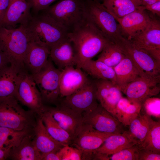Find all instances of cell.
<instances>
[{
	"instance_id": "d4e9b609",
	"label": "cell",
	"mask_w": 160,
	"mask_h": 160,
	"mask_svg": "<svg viewBox=\"0 0 160 160\" xmlns=\"http://www.w3.org/2000/svg\"><path fill=\"white\" fill-rule=\"evenodd\" d=\"M141 107V104L123 97L117 105L113 116L124 126H129L140 113Z\"/></svg>"
},
{
	"instance_id": "cb8c5ba5",
	"label": "cell",
	"mask_w": 160,
	"mask_h": 160,
	"mask_svg": "<svg viewBox=\"0 0 160 160\" xmlns=\"http://www.w3.org/2000/svg\"><path fill=\"white\" fill-rule=\"evenodd\" d=\"M113 68L116 75V84L121 92L129 83L140 77L133 63L125 55Z\"/></svg>"
},
{
	"instance_id": "ba28073f",
	"label": "cell",
	"mask_w": 160,
	"mask_h": 160,
	"mask_svg": "<svg viewBox=\"0 0 160 160\" xmlns=\"http://www.w3.org/2000/svg\"><path fill=\"white\" fill-rule=\"evenodd\" d=\"M44 10L69 32L84 17L85 2L81 0H61Z\"/></svg>"
},
{
	"instance_id": "b9f144b4",
	"label": "cell",
	"mask_w": 160,
	"mask_h": 160,
	"mask_svg": "<svg viewBox=\"0 0 160 160\" xmlns=\"http://www.w3.org/2000/svg\"><path fill=\"white\" fill-rule=\"evenodd\" d=\"M59 150L57 151L50 152L43 155L41 160H61Z\"/></svg>"
},
{
	"instance_id": "836d02e7",
	"label": "cell",
	"mask_w": 160,
	"mask_h": 160,
	"mask_svg": "<svg viewBox=\"0 0 160 160\" xmlns=\"http://www.w3.org/2000/svg\"><path fill=\"white\" fill-rule=\"evenodd\" d=\"M125 55L114 42L109 41L105 46L97 60L113 68L122 60Z\"/></svg>"
},
{
	"instance_id": "5b68a950",
	"label": "cell",
	"mask_w": 160,
	"mask_h": 160,
	"mask_svg": "<svg viewBox=\"0 0 160 160\" xmlns=\"http://www.w3.org/2000/svg\"><path fill=\"white\" fill-rule=\"evenodd\" d=\"M36 117L31 110L23 108L15 97L0 98V127L16 130L34 127Z\"/></svg>"
},
{
	"instance_id": "d6986e66",
	"label": "cell",
	"mask_w": 160,
	"mask_h": 160,
	"mask_svg": "<svg viewBox=\"0 0 160 160\" xmlns=\"http://www.w3.org/2000/svg\"><path fill=\"white\" fill-rule=\"evenodd\" d=\"M49 57L61 71L67 67L76 65L73 45L67 36L52 47Z\"/></svg>"
},
{
	"instance_id": "44dd1931",
	"label": "cell",
	"mask_w": 160,
	"mask_h": 160,
	"mask_svg": "<svg viewBox=\"0 0 160 160\" xmlns=\"http://www.w3.org/2000/svg\"><path fill=\"white\" fill-rule=\"evenodd\" d=\"M34 129L33 142L41 154V157L49 152L57 151L65 146L55 140L50 135L39 116L37 115Z\"/></svg>"
},
{
	"instance_id": "ee69618b",
	"label": "cell",
	"mask_w": 160,
	"mask_h": 160,
	"mask_svg": "<svg viewBox=\"0 0 160 160\" xmlns=\"http://www.w3.org/2000/svg\"><path fill=\"white\" fill-rule=\"evenodd\" d=\"M107 154L99 153L95 151L93 153L92 160H109L110 157Z\"/></svg>"
},
{
	"instance_id": "484cf974",
	"label": "cell",
	"mask_w": 160,
	"mask_h": 160,
	"mask_svg": "<svg viewBox=\"0 0 160 160\" xmlns=\"http://www.w3.org/2000/svg\"><path fill=\"white\" fill-rule=\"evenodd\" d=\"M135 145L127 131L109 136L95 151L108 155H112L124 149Z\"/></svg>"
},
{
	"instance_id": "f35d334b",
	"label": "cell",
	"mask_w": 160,
	"mask_h": 160,
	"mask_svg": "<svg viewBox=\"0 0 160 160\" xmlns=\"http://www.w3.org/2000/svg\"><path fill=\"white\" fill-rule=\"evenodd\" d=\"M160 153H154L144 149H140L138 160H160Z\"/></svg>"
},
{
	"instance_id": "1f68e13d",
	"label": "cell",
	"mask_w": 160,
	"mask_h": 160,
	"mask_svg": "<svg viewBox=\"0 0 160 160\" xmlns=\"http://www.w3.org/2000/svg\"><path fill=\"white\" fill-rule=\"evenodd\" d=\"M39 116L48 132L54 139L65 145L71 144L72 141L71 136L61 127L49 112L44 110Z\"/></svg>"
},
{
	"instance_id": "7bdbcfd3",
	"label": "cell",
	"mask_w": 160,
	"mask_h": 160,
	"mask_svg": "<svg viewBox=\"0 0 160 160\" xmlns=\"http://www.w3.org/2000/svg\"><path fill=\"white\" fill-rule=\"evenodd\" d=\"M10 0H0V22L3 20L9 5Z\"/></svg>"
},
{
	"instance_id": "4316f807",
	"label": "cell",
	"mask_w": 160,
	"mask_h": 160,
	"mask_svg": "<svg viewBox=\"0 0 160 160\" xmlns=\"http://www.w3.org/2000/svg\"><path fill=\"white\" fill-rule=\"evenodd\" d=\"M34 136H25L19 145L12 147L9 158L13 160H41V154L33 142Z\"/></svg>"
},
{
	"instance_id": "ac0fdd59",
	"label": "cell",
	"mask_w": 160,
	"mask_h": 160,
	"mask_svg": "<svg viewBox=\"0 0 160 160\" xmlns=\"http://www.w3.org/2000/svg\"><path fill=\"white\" fill-rule=\"evenodd\" d=\"M94 81L98 101L113 116L117 105L123 97L121 91L116 84L110 81L97 79Z\"/></svg>"
},
{
	"instance_id": "ab89813d",
	"label": "cell",
	"mask_w": 160,
	"mask_h": 160,
	"mask_svg": "<svg viewBox=\"0 0 160 160\" xmlns=\"http://www.w3.org/2000/svg\"><path fill=\"white\" fill-rule=\"evenodd\" d=\"M11 64L10 59L0 44V73Z\"/></svg>"
},
{
	"instance_id": "f546056e",
	"label": "cell",
	"mask_w": 160,
	"mask_h": 160,
	"mask_svg": "<svg viewBox=\"0 0 160 160\" xmlns=\"http://www.w3.org/2000/svg\"><path fill=\"white\" fill-rule=\"evenodd\" d=\"M102 4L115 18H121L142 6L141 0H102Z\"/></svg>"
},
{
	"instance_id": "e575fe53",
	"label": "cell",
	"mask_w": 160,
	"mask_h": 160,
	"mask_svg": "<svg viewBox=\"0 0 160 160\" xmlns=\"http://www.w3.org/2000/svg\"><path fill=\"white\" fill-rule=\"evenodd\" d=\"M141 111L151 116L160 118V99L153 97L149 98L142 104Z\"/></svg>"
},
{
	"instance_id": "9c48e42d",
	"label": "cell",
	"mask_w": 160,
	"mask_h": 160,
	"mask_svg": "<svg viewBox=\"0 0 160 160\" xmlns=\"http://www.w3.org/2000/svg\"><path fill=\"white\" fill-rule=\"evenodd\" d=\"M113 134L98 131L91 126L83 123L70 145L80 151L81 160H92L93 152Z\"/></svg>"
},
{
	"instance_id": "52a82bcc",
	"label": "cell",
	"mask_w": 160,
	"mask_h": 160,
	"mask_svg": "<svg viewBox=\"0 0 160 160\" xmlns=\"http://www.w3.org/2000/svg\"><path fill=\"white\" fill-rule=\"evenodd\" d=\"M61 71L54 65L49 58L38 73L31 74L44 103L56 104L60 96V80Z\"/></svg>"
},
{
	"instance_id": "603a6c76",
	"label": "cell",
	"mask_w": 160,
	"mask_h": 160,
	"mask_svg": "<svg viewBox=\"0 0 160 160\" xmlns=\"http://www.w3.org/2000/svg\"><path fill=\"white\" fill-rule=\"evenodd\" d=\"M25 69L11 63L0 73V98L16 97L22 74Z\"/></svg>"
},
{
	"instance_id": "7c38bea8",
	"label": "cell",
	"mask_w": 160,
	"mask_h": 160,
	"mask_svg": "<svg viewBox=\"0 0 160 160\" xmlns=\"http://www.w3.org/2000/svg\"><path fill=\"white\" fill-rule=\"evenodd\" d=\"M150 15L145 28L129 40L160 62V21L154 15Z\"/></svg>"
},
{
	"instance_id": "74e56055",
	"label": "cell",
	"mask_w": 160,
	"mask_h": 160,
	"mask_svg": "<svg viewBox=\"0 0 160 160\" xmlns=\"http://www.w3.org/2000/svg\"><path fill=\"white\" fill-rule=\"evenodd\" d=\"M56 0H26L29 4L33 13L45 10Z\"/></svg>"
},
{
	"instance_id": "bcb514c9",
	"label": "cell",
	"mask_w": 160,
	"mask_h": 160,
	"mask_svg": "<svg viewBox=\"0 0 160 160\" xmlns=\"http://www.w3.org/2000/svg\"><path fill=\"white\" fill-rule=\"evenodd\" d=\"M142 6H145L153 4L160 0H141Z\"/></svg>"
},
{
	"instance_id": "9a60e30c",
	"label": "cell",
	"mask_w": 160,
	"mask_h": 160,
	"mask_svg": "<svg viewBox=\"0 0 160 160\" xmlns=\"http://www.w3.org/2000/svg\"><path fill=\"white\" fill-rule=\"evenodd\" d=\"M160 80L139 77L129 83L122 91L131 101L141 105L147 99L156 96L160 91Z\"/></svg>"
},
{
	"instance_id": "8992f818",
	"label": "cell",
	"mask_w": 160,
	"mask_h": 160,
	"mask_svg": "<svg viewBox=\"0 0 160 160\" xmlns=\"http://www.w3.org/2000/svg\"><path fill=\"white\" fill-rule=\"evenodd\" d=\"M84 2L86 15L103 35L111 41L123 36L119 24L102 4L97 0Z\"/></svg>"
},
{
	"instance_id": "2e32d148",
	"label": "cell",
	"mask_w": 160,
	"mask_h": 160,
	"mask_svg": "<svg viewBox=\"0 0 160 160\" xmlns=\"http://www.w3.org/2000/svg\"><path fill=\"white\" fill-rule=\"evenodd\" d=\"M150 18V15L141 6L133 12L116 19L120 25L123 36L130 40L145 28Z\"/></svg>"
},
{
	"instance_id": "7402d4cb",
	"label": "cell",
	"mask_w": 160,
	"mask_h": 160,
	"mask_svg": "<svg viewBox=\"0 0 160 160\" xmlns=\"http://www.w3.org/2000/svg\"><path fill=\"white\" fill-rule=\"evenodd\" d=\"M30 6L26 0H10L9 6L0 25L15 28L23 24L31 16Z\"/></svg>"
},
{
	"instance_id": "3957f363",
	"label": "cell",
	"mask_w": 160,
	"mask_h": 160,
	"mask_svg": "<svg viewBox=\"0 0 160 160\" xmlns=\"http://www.w3.org/2000/svg\"><path fill=\"white\" fill-rule=\"evenodd\" d=\"M113 42L131 60L141 77L151 80H160V62L123 36Z\"/></svg>"
},
{
	"instance_id": "277c9868",
	"label": "cell",
	"mask_w": 160,
	"mask_h": 160,
	"mask_svg": "<svg viewBox=\"0 0 160 160\" xmlns=\"http://www.w3.org/2000/svg\"><path fill=\"white\" fill-rule=\"evenodd\" d=\"M30 42L23 24L17 28L0 25V44L11 63L25 69L23 59Z\"/></svg>"
},
{
	"instance_id": "8fae6325",
	"label": "cell",
	"mask_w": 160,
	"mask_h": 160,
	"mask_svg": "<svg viewBox=\"0 0 160 160\" xmlns=\"http://www.w3.org/2000/svg\"><path fill=\"white\" fill-rule=\"evenodd\" d=\"M82 115L84 123L100 132L116 134L123 133L125 131L124 125L100 103L93 110Z\"/></svg>"
},
{
	"instance_id": "f6af8a7d",
	"label": "cell",
	"mask_w": 160,
	"mask_h": 160,
	"mask_svg": "<svg viewBox=\"0 0 160 160\" xmlns=\"http://www.w3.org/2000/svg\"><path fill=\"white\" fill-rule=\"evenodd\" d=\"M11 148L5 149L0 148V160H5L9 158Z\"/></svg>"
},
{
	"instance_id": "60d3db41",
	"label": "cell",
	"mask_w": 160,
	"mask_h": 160,
	"mask_svg": "<svg viewBox=\"0 0 160 160\" xmlns=\"http://www.w3.org/2000/svg\"><path fill=\"white\" fill-rule=\"evenodd\" d=\"M142 8L145 10H148L153 15L160 16V1L151 4L142 6Z\"/></svg>"
},
{
	"instance_id": "4dcf8cb0",
	"label": "cell",
	"mask_w": 160,
	"mask_h": 160,
	"mask_svg": "<svg viewBox=\"0 0 160 160\" xmlns=\"http://www.w3.org/2000/svg\"><path fill=\"white\" fill-rule=\"evenodd\" d=\"M81 69L97 79L108 80L116 84V75L113 68L100 61L91 59L85 63Z\"/></svg>"
},
{
	"instance_id": "e0dca14e",
	"label": "cell",
	"mask_w": 160,
	"mask_h": 160,
	"mask_svg": "<svg viewBox=\"0 0 160 160\" xmlns=\"http://www.w3.org/2000/svg\"><path fill=\"white\" fill-rule=\"evenodd\" d=\"M91 80L81 68L67 67L61 71L60 80V97L63 98L79 89Z\"/></svg>"
},
{
	"instance_id": "83f0119b",
	"label": "cell",
	"mask_w": 160,
	"mask_h": 160,
	"mask_svg": "<svg viewBox=\"0 0 160 160\" xmlns=\"http://www.w3.org/2000/svg\"><path fill=\"white\" fill-rule=\"evenodd\" d=\"M153 121L151 116L140 113L131 123L127 131L135 145H140L142 143Z\"/></svg>"
},
{
	"instance_id": "f1b7e54d",
	"label": "cell",
	"mask_w": 160,
	"mask_h": 160,
	"mask_svg": "<svg viewBox=\"0 0 160 160\" xmlns=\"http://www.w3.org/2000/svg\"><path fill=\"white\" fill-rule=\"evenodd\" d=\"M34 135V127L21 130L0 127V148L7 149L19 145L25 136Z\"/></svg>"
},
{
	"instance_id": "6da1fadb",
	"label": "cell",
	"mask_w": 160,
	"mask_h": 160,
	"mask_svg": "<svg viewBox=\"0 0 160 160\" xmlns=\"http://www.w3.org/2000/svg\"><path fill=\"white\" fill-rule=\"evenodd\" d=\"M67 36L73 45L76 67L81 69L85 63L101 52L110 41L96 28L86 14Z\"/></svg>"
},
{
	"instance_id": "30bf717a",
	"label": "cell",
	"mask_w": 160,
	"mask_h": 160,
	"mask_svg": "<svg viewBox=\"0 0 160 160\" xmlns=\"http://www.w3.org/2000/svg\"><path fill=\"white\" fill-rule=\"evenodd\" d=\"M16 98L37 115L39 116L44 112L40 93L31 75L26 70L23 73Z\"/></svg>"
},
{
	"instance_id": "d590c367",
	"label": "cell",
	"mask_w": 160,
	"mask_h": 160,
	"mask_svg": "<svg viewBox=\"0 0 160 160\" xmlns=\"http://www.w3.org/2000/svg\"><path fill=\"white\" fill-rule=\"evenodd\" d=\"M139 150V145H135L112 154L110 160H138Z\"/></svg>"
},
{
	"instance_id": "7a4b0ae2",
	"label": "cell",
	"mask_w": 160,
	"mask_h": 160,
	"mask_svg": "<svg viewBox=\"0 0 160 160\" xmlns=\"http://www.w3.org/2000/svg\"><path fill=\"white\" fill-rule=\"evenodd\" d=\"M42 11L31 14L28 20L22 24L30 42L50 49L54 45L67 37L68 32L44 10Z\"/></svg>"
},
{
	"instance_id": "d6a6232c",
	"label": "cell",
	"mask_w": 160,
	"mask_h": 160,
	"mask_svg": "<svg viewBox=\"0 0 160 160\" xmlns=\"http://www.w3.org/2000/svg\"><path fill=\"white\" fill-rule=\"evenodd\" d=\"M139 149L160 153V121H154Z\"/></svg>"
},
{
	"instance_id": "5bb4252c",
	"label": "cell",
	"mask_w": 160,
	"mask_h": 160,
	"mask_svg": "<svg viewBox=\"0 0 160 160\" xmlns=\"http://www.w3.org/2000/svg\"><path fill=\"white\" fill-rule=\"evenodd\" d=\"M44 110L51 114L61 127L70 135L73 140L83 123L82 114L61 104L55 107L44 105Z\"/></svg>"
},
{
	"instance_id": "8d00e7d4",
	"label": "cell",
	"mask_w": 160,
	"mask_h": 160,
	"mask_svg": "<svg viewBox=\"0 0 160 160\" xmlns=\"http://www.w3.org/2000/svg\"><path fill=\"white\" fill-rule=\"evenodd\" d=\"M61 160H81V154L77 148L69 145L64 146L59 150Z\"/></svg>"
},
{
	"instance_id": "4fadbf2b",
	"label": "cell",
	"mask_w": 160,
	"mask_h": 160,
	"mask_svg": "<svg viewBox=\"0 0 160 160\" xmlns=\"http://www.w3.org/2000/svg\"><path fill=\"white\" fill-rule=\"evenodd\" d=\"M64 98L61 104L81 114L93 110L99 104L95 84L94 81L91 80L82 87Z\"/></svg>"
},
{
	"instance_id": "ffe728a7",
	"label": "cell",
	"mask_w": 160,
	"mask_h": 160,
	"mask_svg": "<svg viewBox=\"0 0 160 160\" xmlns=\"http://www.w3.org/2000/svg\"><path fill=\"white\" fill-rule=\"evenodd\" d=\"M49 52L48 48L30 42L23 59L25 69L32 75L39 72L47 62Z\"/></svg>"
}]
</instances>
